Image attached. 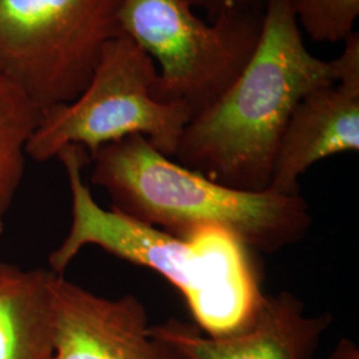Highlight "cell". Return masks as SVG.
I'll list each match as a JSON object with an SVG mask.
<instances>
[{"label": "cell", "mask_w": 359, "mask_h": 359, "mask_svg": "<svg viewBox=\"0 0 359 359\" xmlns=\"http://www.w3.org/2000/svg\"><path fill=\"white\" fill-rule=\"evenodd\" d=\"M330 314L309 316L289 292L262 295L253 321L240 333L210 337L196 326L170 321L151 326L156 339L184 359H313Z\"/></svg>", "instance_id": "ba28073f"}, {"label": "cell", "mask_w": 359, "mask_h": 359, "mask_svg": "<svg viewBox=\"0 0 359 359\" xmlns=\"http://www.w3.org/2000/svg\"><path fill=\"white\" fill-rule=\"evenodd\" d=\"M90 158V180L109 194L114 209L170 234L215 226L253 252L274 253L301 241L313 224L299 193L219 184L161 154L142 135L107 144Z\"/></svg>", "instance_id": "3957f363"}, {"label": "cell", "mask_w": 359, "mask_h": 359, "mask_svg": "<svg viewBox=\"0 0 359 359\" xmlns=\"http://www.w3.org/2000/svg\"><path fill=\"white\" fill-rule=\"evenodd\" d=\"M156 76L154 60L132 39L124 34L111 39L76 99L41 112L27 156L44 163L67 145H79L90 157L107 144L142 135L173 158L192 114L182 104L154 97Z\"/></svg>", "instance_id": "277c9868"}, {"label": "cell", "mask_w": 359, "mask_h": 359, "mask_svg": "<svg viewBox=\"0 0 359 359\" xmlns=\"http://www.w3.org/2000/svg\"><path fill=\"white\" fill-rule=\"evenodd\" d=\"M334 84L359 88V34L354 31L344 40V50L330 60Z\"/></svg>", "instance_id": "4fadbf2b"}, {"label": "cell", "mask_w": 359, "mask_h": 359, "mask_svg": "<svg viewBox=\"0 0 359 359\" xmlns=\"http://www.w3.org/2000/svg\"><path fill=\"white\" fill-rule=\"evenodd\" d=\"M0 234H1V228H0Z\"/></svg>", "instance_id": "2e32d148"}, {"label": "cell", "mask_w": 359, "mask_h": 359, "mask_svg": "<svg viewBox=\"0 0 359 359\" xmlns=\"http://www.w3.org/2000/svg\"><path fill=\"white\" fill-rule=\"evenodd\" d=\"M62 161L71 192L72 221L63 243L50 255V270L63 276L86 246L154 270L184 297L196 327L210 337L243 332L253 321L262 299L261 274L255 252L221 228L208 226L176 236L104 209L83 179L90 154L67 145Z\"/></svg>", "instance_id": "6da1fadb"}, {"label": "cell", "mask_w": 359, "mask_h": 359, "mask_svg": "<svg viewBox=\"0 0 359 359\" xmlns=\"http://www.w3.org/2000/svg\"><path fill=\"white\" fill-rule=\"evenodd\" d=\"M193 8L204 10L208 19L234 11L264 10L266 0H187Z\"/></svg>", "instance_id": "5bb4252c"}, {"label": "cell", "mask_w": 359, "mask_h": 359, "mask_svg": "<svg viewBox=\"0 0 359 359\" xmlns=\"http://www.w3.org/2000/svg\"><path fill=\"white\" fill-rule=\"evenodd\" d=\"M41 112L0 71V228L25 173L26 147Z\"/></svg>", "instance_id": "8fae6325"}, {"label": "cell", "mask_w": 359, "mask_h": 359, "mask_svg": "<svg viewBox=\"0 0 359 359\" xmlns=\"http://www.w3.org/2000/svg\"><path fill=\"white\" fill-rule=\"evenodd\" d=\"M52 276L0 262V359H52Z\"/></svg>", "instance_id": "30bf717a"}, {"label": "cell", "mask_w": 359, "mask_h": 359, "mask_svg": "<svg viewBox=\"0 0 359 359\" xmlns=\"http://www.w3.org/2000/svg\"><path fill=\"white\" fill-rule=\"evenodd\" d=\"M295 22L316 43L337 44L354 32L359 0H287Z\"/></svg>", "instance_id": "7c38bea8"}, {"label": "cell", "mask_w": 359, "mask_h": 359, "mask_svg": "<svg viewBox=\"0 0 359 359\" xmlns=\"http://www.w3.org/2000/svg\"><path fill=\"white\" fill-rule=\"evenodd\" d=\"M358 149L359 88L333 83L311 90L295 105L283 129L269 189L298 194V180L309 168Z\"/></svg>", "instance_id": "9c48e42d"}, {"label": "cell", "mask_w": 359, "mask_h": 359, "mask_svg": "<svg viewBox=\"0 0 359 359\" xmlns=\"http://www.w3.org/2000/svg\"><path fill=\"white\" fill-rule=\"evenodd\" d=\"M121 0H0V71L40 112L88 84L104 46L120 35Z\"/></svg>", "instance_id": "8992f818"}, {"label": "cell", "mask_w": 359, "mask_h": 359, "mask_svg": "<svg viewBox=\"0 0 359 359\" xmlns=\"http://www.w3.org/2000/svg\"><path fill=\"white\" fill-rule=\"evenodd\" d=\"M329 359H359V348L353 341L342 338L335 346Z\"/></svg>", "instance_id": "9a60e30c"}, {"label": "cell", "mask_w": 359, "mask_h": 359, "mask_svg": "<svg viewBox=\"0 0 359 359\" xmlns=\"http://www.w3.org/2000/svg\"><path fill=\"white\" fill-rule=\"evenodd\" d=\"M264 10L205 20L187 0H121L118 26L157 67L154 97L185 105L193 117L231 87L253 56Z\"/></svg>", "instance_id": "5b68a950"}, {"label": "cell", "mask_w": 359, "mask_h": 359, "mask_svg": "<svg viewBox=\"0 0 359 359\" xmlns=\"http://www.w3.org/2000/svg\"><path fill=\"white\" fill-rule=\"evenodd\" d=\"M52 359H184L156 339L135 295L95 294L53 273Z\"/></svg>", "instance_id": "52a82bcc"}, {"label": "cell", "mask_w": 359, "mask_h": 359, "mask_svg": "<svg viewBox=\"0 0 359 359\" xmlns=\"http://www.w3.org/2000/svg\"><path fill=\"white\" fill-rule=\"evenodd\" d=\"M333 83L330 60L309 51L287 0H266L253 56L231 87L189 120L173 158L231 188L266 191L295 105Z\"/></svg>", "instance_id": "7a4b0ae2"}]
</instances>
